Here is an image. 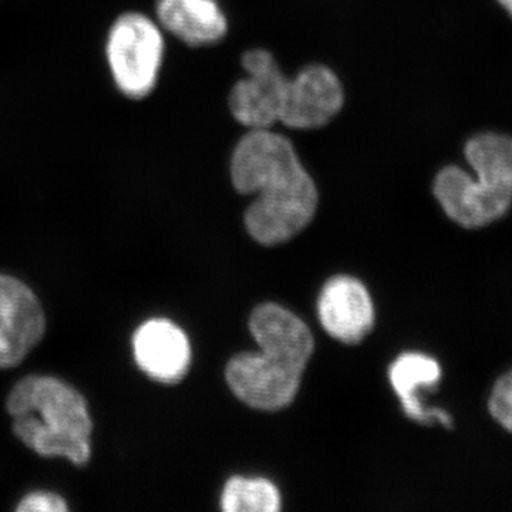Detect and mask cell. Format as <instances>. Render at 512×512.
I'll return each instance as SVG.
<instances>
[{"label":"cell","mask_w":512,"mask_h":512,"mask_svg":"<svg viewBox=\"0 0 512 512\" xmlns=\"http://www.w3.org/2000/svg\"><path fill=\"white\" fill-rule=\"evenodd\" d=\"M231 178L235 190L256 195L245 212V225L259 244L289 241L315 217V181L291 141L271 128L251 130L241 138L232 154Z\"/></svg>","instance_id":"cell-1"},{"label":"cell","mask_w":512,"mask_h":512,"mask_svg":"<svg viewBox=\"0 0 512 512\" xmlns=\"http://www.w3.org/2000/svg\"><path fill=\"white\" fill-rule=\"evenodd\" d=\"M249 329L261 352L238 355L228 363L229 387L254 409H284L295 399L303 370L311 359V330L275 303L258 306L249 320Z\"/></svg>","instance_id":"cell-2"},{"label":"cell","mask_w":512,"mask_h":512,"mask_svg":"<svg viewBox=\"0 0 512 512\" xmlns=\"http://www.w3.org/2000/svg\"><path fill=\"white\" fill-rule=\"evenodd\" d=\"M6 409L16 437L42 457L86 466L92 458L93 419L76 387L55 376L29 375L10 390Z\"/></svg>","instance_id":"cell-3"},{"label":"cell","mask_w":512,"mask_h":512,"mask_svg":"<svg viewBox=\"0 0 512 512\" xmlns=\"http://www.w3.org/2000/svg\"><path fill=\"white\" fill-rule=\"evenodd\" d=\"M106 55L117 89L130 99H144L157 84L164 37L143 13H124L111 26Z\"/></svg>","instance_id":"cell-4"},{"label":"cell","mask_w":512,"mask_h":512,"mask_svg":"<svg viewBox=\"0 0 512 512\" xmlns=\"http://www.w3.org/2000/svg\"><path fill=\"white\" fill-rule=\"evenodd\" d=\"M242 66L247 77L232 87L229 110L249 130L271 128L281 119L289 79L268 50H248Z\"/></svg>","instance_id":"cell-5"},{"label":"cell","mask_w":512,"mask_h":512,"mask_svg":"<svg viewBox=\"0 0 512 512\" xmlns=\"http://www.w3.org/2000/svg\"><path fill=\"white\" fill-rule=\"evenodd\" d=\"M46 332L42 303L15 276L0 274V369L16 367Z\"/></svg>","instance_id":"cell-6"},{"label":"cell","mask_w":512,"mask_h":512,"mask_svg":"<svg viewBox=\"0 0 512 512\" xmlns=\"http://www.w3.org/2000/svg\"><path fill=\"white\" fill-rule=\"evenodd\" d=\"M345 101L342 83L329 67L312 64L289 79L279 123L293 130H313L330 123Z\"/></svg>","instance_id":"cell-7"},{"label":"cell","mask_w":512,"mask_h":512,"mask_svg":"<svg viewBox=\"0 0 512 512\" xmlns=\"http://www.w3.org/2000/svg\"><path fill=\"white\" fill-rule=\"evenodd\" d=\"M131 345L141 372L156 382H180L190 367V340L171 320H147L134 332Z\"/></svg>","instance_id":"cell-8"},{"label":"cell","mask_w":512,"mask_h":512,"mask_svg":"<svg viewBox=\"0 0 512 512\" xmlns=\"http://www.w3.org/2000/svg\"><path fill=\"white\" fill-rule=\"evenodd\" d=\"M319 318L332 338L357 343L372 330L375 311L365 286L350 276H338L320 293Z\"/></svg>","instance_id":"cell-9"},{"label":"cell","mask_w":512,"mask_h":512,"mask_svg":"<svg viewBox=\"0 0 512 512\" xmlns=\"http://www.w3.org/2000/svg\"><path fill=\"white\" fill-rule=\"evenodd\" d=\"M466 157L478 178L474 191L495 207L510 210L512 202V138L485 133L471 138Z\"/></svg>","instance_id":"cell-10"},{"label":"cell","mask_w":512,"mask_h":512,"mask_svg":"<svg viewBox=\"0 0 512 512\" xmlns=\"http://www.w3.org/2000/svg\"><path fill=\"white\" fill-rule=\"evenodd\" d=\"M161 25L188 46L215 45L228 32V20L215 0H157Z\"/></svg>","instance_id":"cell-11"},{"label":"cell","mask_w":512,"mask_h":512,"mask_svg":"<svg viewBox=\"0 0 512 512\" xmlns=\"http://www.w3.org/2000/svg\"><path fill=\"white\" fill-rule=\"evenodd\" d=\"M441 369L436 360L421 353H404L390 367V382L402 400L407 417L421 424L436 421L450 429L453 420L444 410L427 409L421 404L420 390L431 389L439 383Z\"/></svg>","instance_id":"cell-12"},{"label":"cell","mask_w":512,"mask_h":512,"mask_svg":"<svg viewBox=\"0 0 512 512\" xmlns=\"http://www.w3.org/2000/svg\"><path fill=\"white\" fill-rule=\"evenodd\" d=\"M221 504L227 512H276L281 497L275 485L264 478L234 477L225 485Z\"/></svg>","instance_id":"cell-13"},{"label":"cell","mask_w":512,"mask_h":512,"mask_svg":"<svg viewBox=\"0 0 512 512\" xmlns=\"http://www.w3.org/2000/svg\"><path fill=\"white\" fill-rule=\"evenodd\" d=\"M488 407H490L491 416L505 430L512 433V370L495 383Z\"/></svg>","instance_id":"cell-14"},{"label":"cell","mask_w":512,"mask_h":512,"mask_svg":"<svg viewBox=\"0 0 512 512\" xmlns=\"http://www.w3.org/2000/svg\"><path fill=\"white\" fill-rule=\"evenodd\" d=\"M19 512H64L69 510L66 500L50 491H33L19 501Z\"/></svg>","instance_id":"cell-15"},{"label":"cell","mask_w":512,"mask_h":512,"mask_svg":"<svg viewBox=\"0 0 512 512\" xmlns=\"http://www.w3.org/2000/svg\"><path fill=\"white\" fill-rule=\"evenodd\" d=\"M500 2L503 3L504 8L507 9L512 16V0H500Z\"/></svg>","instance_id":"cell-16"}]
</instances>
